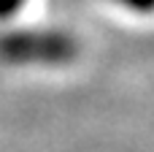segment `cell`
<instances>
[{"mask_svg": "<svg viewBox=\"0 0 154 152\" xmlns=\"http://www.w3.org/2000/svg\"><path fill=\"white\" fill-rule=\"evenodd\" d=\"M0 57L11 63H60L73 57V44L51 33H14L0 38Z\"/></svg>", "mask_w": 154, "mask_h": 152, "instance_id": "6da1fadb", "label": "cell"}, {"mask_svg": "<svg viewBox=\"0 0 154 152\" xmlns=\"http://www.w3.org/2000/svg\"><path fill=\"white\" fill-rule=\"evenodd\" d=\"M119 3L135 8V11H154V0H119Z\"/></svg>", "mask_w": 154, "mask_h": 152, "instance_id": "7a4b0ae2", "label": "cell"}, {"mask_svg": "<svg viewBox=\"0 0 154 152\" xmlns=\"http://www.w3.org/2000/svg\"><path fill=\"white\" fill-rule=\"evenodd\" d=\"M19 3H22V0H0V16L14 14V11L19 8Z\"/></svg>", "mask_w": 154, "mask_h": 152, "instance_id": "3957f363", "label": "cell"}]
</instances>
